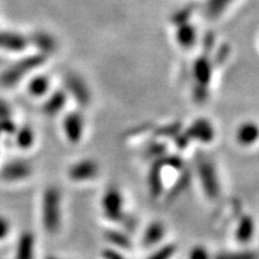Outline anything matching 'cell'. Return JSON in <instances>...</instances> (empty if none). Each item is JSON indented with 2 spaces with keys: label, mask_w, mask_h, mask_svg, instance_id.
<instances>
[{
  "label": "cell",
  "mask_w": 259,
  "mask_h": 259,
  "mask_svg": "<svg viewBox=\"0 0 259 259\" xmlns=\"http://www.w3.org/2000/svg\"><path fill=\"white\" fill-rule=\"evenodd\" d=\"M102 211L108 220L119 222L124 218V197L120 190L116 187H109L103 193L101 199Z\"/></svg>",
  "instance_id": "cell-4"
},
{
  "label": "cell",
  "mask_w": 259,
  "mask_h": 259,
  "mask_svg": "<svg viewBox=\"0 0 259 259\" xmlns=\"http://www.w3.org/2000/svg\"><path fill=\"white\" fill-rule=\"evenodd\" d=\"M233 3H234V0H208L205 5V15L208 16L210 21L218 19L226 14L227 9Z\"/></svg>",
  "instance_id": "cell-15"
},
{
  "label": "cell",
  "mask_w": 259,
  "mask_h": 259,
  "mask_svg": "<svg viewBox=\"0 0 259 259\" xmlns=\"http://www.w3.org/2000/svg\"><path fill=\"white\" fill-rule=\"evenodd\" d=\"M32 173L30 163L25 161L10 162L2 169L0 177L6 181H18L28 178Z\"/></svg>",
  "instance_id": "cell-8"
},
{
  "label": "cell",
  "mask_w": 259,
  "mask_h": 259,
  "mask_svg": "<svg viewBox=\"0 0 259 259\" xmlns=\"http://www.w3.org/2000/svg\"><path fill=\"white\" fill-rule=\"evenodd\" d=\"M69 178L73 181H89L95 179L100 174V166L92 158L80 160L69 168Z\"/></svg>",
  "instance_id": "cell-5"
},
{
  "label": "cell",
  "mask_w": 259,
  "mask_h": 259,
  "mask_svg": "<svg viewBox=\"0 0 259 259\" xmlns=\"http://www.w3.org/2000/svg\"><path fill=\"white\" fill-rule=\"evenodd\" d=\"M46 259H61V258H58V257H53V255H50V257H47Z\"/></svg>",
  "instance_id": "cell-27"
},
{
  "label": "cell",
  "mask_w": 259,
  "mask_h": 259,
  "mask_svg": "<svg viewBox=\"0 0 259 259\" xmlns=\"http://www.w3.org/2000/svg\"><path fill=\"white\" fill-rule=\"evenodd\" d=\"M48 89H50V79L45 76H38L36 78L31 79L28 87L29 93L34 96L45 95Z\"/></svg>",
  "instance_id": "cell-18"
},
{
  "label": "cell",
  "mask_w": 259,
  "mask_h": 259,
  "mask_svg": "<svg viewBox=\"0 0 259 259\" xmlns=\"http://www.w3.org/2000/svg\"><path fill=\"white\" fill-rule=\"evenodd\" d=\"M212 259H259L258 253L253 251H235V252H221Z\"/></svg>",
  "instance_id": "cell-20"
},
{
  "label": "cell",
  "mask_w": 259,
  "mask_h": 259,
  "mask_svg": "<svg viewBox=\"0 0 259 259\" xmlns=\"http://www.w3.org/2000/svg\"><path fill=\"white\" fill-rule=\"evenodd\" d=\"M164 235H166V228H164L163 223L157 221L153 222L145 229L142 242L145 247H151V246L157 245L164 238Z\"/></svg>",
  "instance_id": "cell-13"
},
{
  "label": "cell",
  "mask_w": 259,
  "mask_h": 259,
  "mask_svg": "<svg viewBox=\"0 0 259 259\" xmlns=\"http://www.w3.org/2000/svg\"><path fill=\"white\" fill-rule=\"evenodd\" d=\"M177 252V246L174 244H166L161 246L158 250L153 252L148 259H171Z\"/></svg>",
  "instance_id": "cell-22"
},
{
  "label": "cell",
  "mask_w": 259,
  "mask_h": 259,
  "mask_svg": "<svg viewBox=\"0 0 259 259\" xmlns=\"http://www.w3.org/2000/svg\"><path fill=\"white\" fill-rule=\"evenodd\" d=\"M177 42L180 45L181 47H184L185 50H189L190 47H192L194 44H196L197 40V35H196V30H194L193 25L190 24H180L178 27V31H177Z\"/></svg>",
  "instance_id": "cell-14"
},
{
  "label": "cell",
  "mask_w": 259,
  "mask_h": 259,
  "mask_svg": "<svg viewBox=\"0 0 259 259\" xmlns=\"http://www.w3.org/2000/svg\"><path fill=\"white\" fill-rule=\"evenodd\" d=\"M65 137L72 144L79 143L84 134V119L80 113L71 112L63 121Z\"/></svg>",
  "instance_id": "cell-6"
},
{
  "label": "cell",
  "mask_w": 259,
  "mask_h": 259,
  "mask_svg": "<svg viewBox=\"0 0 259 259\" xmlns=\"http://www.w3.org/2000/svg\"><path fill=\"white\" fill-rule=\"evenodd\" d=\"M42 61H44V58L41 56H32L18 61V63H16L14 66H11L2 74V77H0V83L4 87L15 85V84L23 78L28 72H30V71L35 69V67L41 65Z\"/></svg>",
  "instance_id": "cell-3"
},
{
  "label": "cell",
  "mask_w": 259,
  "mask_h": 259,
  "mask_svg": "<svg viewBox=\"0 0 259 259\" xmlns=\"http://www.w3.org/2000/svg\"><path fill=\"white\" fill-rule=\"evenodd\" d=\"M42 225L50 234H56L60 229L61 193L57 187H48L42 197Z\"/></svg>",
  "instance_id": "cell-1"
},
{
  "label": "cell",
  "mask_w": 259,
  "mask_h": 259,
  "mask_svg": "<svg viewBox=\"0 0 259 259\" xmlns=\"http://www.w3.org/2000/svg\"><path fill=\"white\" fill-rule=\"evenodd\" d=\"M197 174H198L204 193L211 199L218 198L220 194V181L218 171L212 162L208 158L199 160L197 163Z\"/></svg>",
  "instance_id": "cell-2"
},
{
  "label": "cell",
  "mask_w": 259,
  "mask_h": 259,
  "mask_svg": "<svg viewBox=\"0 0 259 259\" xmlns=\"http://www.w3.org/2000/svg\"><path fill=\"white\" fill-rule=\"evenodd\" d=\"M189 259H212L209 251L204 246H194L191 248L189 253Z\"/></svg>",
  "instance_id": "cell-23"
},
{
  "label": "cell",
  "mask_w": 259,
  "mask_h": 259,
  "mask_svg": "<svg viewBox=\"0 0 259 259\" xmlns=\"http://www.w3.org/2000/svg\"><path fill=\"white\" fill-rule=\"evenodd\" d=\"M106 238L108 239L109 242H112L113 245H115L116 247L121 248H128L131 246V241L127 238V235L120 232H114L111 231L106 234Z\"/></svg>",
  "instance_id": "cell-21"
},
{
  "label": "cell",
  "mask_w": 259,
  "mask_h": 259,
  "mask_svg": "<svg viewBox=\"0 0 259 259\" xmlns=\"http://www.w3.org/2000/svg\"><path fill=\"white\" fill-rule=\"evenodd\" d=\"M235 139L241 147H251L259 139V125L253 121H245L239 125L235 132Z\"/></svg>",
  "instance_id": "cell-9"
},
{
  "label": "cell",
  "mask_w": 259,
  "mask_h": 259,
  "mask_svg": "<svg viewBox=\"0 0 259 259\" xmlns=\"http://www.w3.org/2000/svg\"><path fill=\"white\" fill-rule=\"evenodd\" d=\"M10 232V222L3 216H0V239H4Z\"/></svg>",
  "instance_id": "cell-24"
},
{
  "label": "cell",
  "mask_w": 259,
  "mask_h": 259,
  "mask_svg": "<svg viewBox=\"0 0 259 259\" xmlns=\"http://www.w3.org/2000/svg\"><path fill=\"white\" fill-rule=\"evenodd\" d=\"M161 164L155 163L151 168L150 174H149V187H150V193L153 197H158L162 191V173Z\"/></svg>",
  "instance_id": "cell-16"
},
{
  "label": "cell",
  "mask_w": 259,
  "mask_h": 259,
  "mask_svg": "<svg viewBox=\"0 0 259 259\" xmlns=\"http://www.w3.org/2000/svg\"><path fill=\"white\" fill-rule=\"evenodd\" d=\"M27 38L16 32L0 31V48L6 51L19 52L27 47Z\"/></svg>",
  "instance_id": "cell-10"
},
{
  "label": "cell",
  "mask_w": 259,
  "mask_h": 259,
  "mask_svg": "<svg viewBox=\"0 0 259 259\" xmlns=\"http://www.w3.org/2000/svg\"><path fill=\"white\" fill-rule=\"evenodd\" d=\"M35 238L30 232H24L19 236L16 248V259H34Z\"/></svg>",
  "instance_id": "cell-12"
},
{
  "label": "cell",
  "mask_w": 259,
  "mask_h": 259,
  "mask_svg": "<svg viewBox=\"0 0 259 259\" xmlns=\"http://www.w3.org/2000/svg\"><path fill=\"white\" fill-rule=\"evenodd\" d=\"M255 231V225L252 216L245 215L240 219V221L238 223L235 231V238L236 241L240 242V244H247L252 240L254 235Z\"/></svg>",
  "instance_id": "cell-11"
},
{
  "label": "cell",
  "mask_w": 259,
  "mask_h": 259,
  "mask_svg": "<svg viewBox=\"0 0 259 259\" xmlns=\"http://www.w3.org/2000/svg\"><path fill=\"white\" fill-rule=\"evenodd\" d=\"M0 132H2V131H0Z\"/></svg>",
  "instance_id": "cell-28"
},
{
  "label": "cell",
  "mask_w": 259,
  "mask_h": 259,
  "mask_svg": "<svg viewBox=\"0 0 259 259\" xmlns=\"http://www.w3.org/2000/svg\"><path fill=\"white\" fill-rule=\"evenodd\" d=\"M10 116H11V109H10L9 105L0 100V120L2 119H8Z\"/></svg>",
  "instance_id": "cell-25"
},
{
  "label": "cell",
  "mask_w": 259,
  "mask_h": 259,
  "mask_svg": "<svg viewBox=\"0 0 259 259\" xmlns=\"http://www.w3.org/2000/svg\"><path fill=\"white\" fill-rule=\"evenodd\" d=\"M185 135L189 139H194L202 143H210L215 138V128L208 119H198L191 124Z\"/></svg>",
  "instance_id": "cell-7"
},
{
  "label": "cell",
  "mask_w": 259,
  "mask_h": 259,
  "mask_svg": "<svg viewBox=\"0 0 259 259\" xmlns=\"http://www.w3.org/2000/svg\"><path fill=\"white\" fill-rule=\"evenodd\" d=\"M34 132H32V130L30 127H28V126L22 127L17 132V135H16V143H17V145L21 149L30 148L32 143H34Z\"/></svg>",
  "instance_id": "cell-19"
},
{
  "label": "cell",
  "mask_w": 259,
  "mask_h": 259,
  "mask_svg": "<svg viewBox=\"0 0 259 259\" xmlns=\"http://www.w3.org/2000/svg\"><path fill=\"white\" fill-rule=\"evenodd\" d=\"M65 102H66V96L63 93L53 94L45 103V113L48 115H56L57 113H59L64 108Z\"/></svg>",
  "instance_id": "cell-17"
},
{
  "label": "cell",
  "mask_w": 259,
  "mask_h": 259,
  "mask_svg": "<svg viewBox=\"0 0 259 259\" xmlns=\"http://www.w3.org/2000/svg\"><path fill=\"white\" fill-rule=\"evenodd\" d=\"M103 259H125L120 252L116 250H106L102 253Z\"/></svg>",
  "instance_id": "cell-26"
}]
</instances>
